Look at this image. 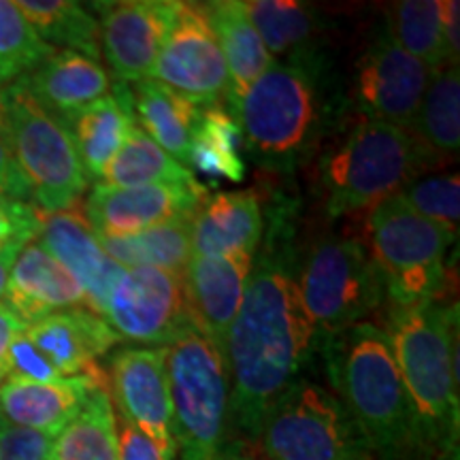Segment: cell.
<instances>
[{
    "label": "cell",
    "instance_id": "1",
    "mask_svg": "<svg viewBox=\"0 0 460 460\" xmlns=\"http://www.w3.org/2000/svg\"><path fill=\"white\" fill-rule=\"evenodd\" d=\"M303 312L286 250H269L252 267L243 303L224 341L230 420L254 444L264 413L286 393L318 349Z\"/></svg>",
    "mask_w": 460,
    "mask_h": 460
},
{
    "label": "cell",
    "instance_id": "2",
    "mask_svg": "<svg viewBox=\"0 0 460 460\" xmlns=\"http://www.w3.org/2000/svg\"><path fill=\"white\" fill-rule=\"evenodd\" d=\"M339 401L382 460H416L429 447L402 384L386 331L360 322L322 343Z\"/></svg>",
    "mask_w": 460,
    "mask_h": 460
},
{
    "label": "cell",
    "instance_id": "3",
    "mask_svg": "<svg viewBox=\"0 0 460 460\" xmlns=\"http://www.w3.org/2000/svg\"><path fill=\"white\" fill-rule=\"evenodd\" d=\"M339 113L318 54L273 62L234 107L241 139L261 164L295 169L329 135Z\"/></svg>",
    "mask_w": 460,
    "mask_h": 460
},
{
    "label": "cell",
    "instance_id": "4",
    "mask_svg": "<svg viewBox=\"0 0 460 460\" xmlns=\"http://www.w3.org/2000/svg\"><path fill=\"white\" fill-rule=\"evenodd\" d=\"M458 307H388L386 335L429 450H458Z\"/></svg>",
    "mask_w": 460,
    "mask_h": 460
},
{
    "label": "cell",
    "instance_id": "5",
    "mask_svg": "<svg viewBox=\"0 0 460 460\" xmlns=\"http://www.w3.org/2000/svg\"><path fill=\"white\" fill-rule=\"evenodd\" d=\"M433 166L411 130L358 118L320 158V188L331 220L369 216Z\"/></svg>",
    "mask_w": 460,
    "mask_h": 460
},
{
    "label": "cell",
    "instance_id": "6",
    "mask_svg": "<svg viewBox=\"0 0 460 460\" xmlns=\"http://www.w3.org/2000/svg\"><path fill=\"white\" fill-rule=\"evenodd\" d=\"M166 349L172 433L181 460H217L228 439L230 386L224 352L194 329Z\"/></svg>",
    "mask_w": 460,
    "mask_h": 460
},
{
    "label": "cell",
    "instance_id": "7",
    "mask_svg": "<svg viewBox=\"0 0 460 460\" xmlns=\"http://www.w3.org/2000/svg\"><path fill=\"white\" fill-rule=\"evenodd\" d=\"M295 279L320 348L326 339L367 322L386 305V288L376 262L365 241L352 234H329L315 241Z\"/></svg>",
    "mask_w": 460,
    "mask_h": 460
},
{
    "label": "cell",
    "instance_id": "8",
    "mask_svg": "<svg viewBox=\"0 0 460 460\" xmlns=\"http://www.w3.org/2000/svg\"><path fill=\"white\" fill-rule=\"evenodd\" d=\"M0 119L37 209L56 214L77 205L90 180L66 126L20 79L0 88Z\"/></svg>",
    "mask_w": 460,
    "mask_h": 460
},
{
    "label": "cell",
    "instance_id": "9",
    "mask_svg": "<svg viewBox=\"0 0 460 460\" xmlns=\"http://www.w3.org/2000/svg\"><path fill=\"white\" fill-rule=\"evenodd\" d=\"M371 261L386 288L388 307L437 301L446 286V256L456 239L394 194L367 216Z\"/></svg>",
    "mask_w": 460,
    "mask_h": 460
},
{
    "label": "cell",
    "instance_id": "10",
    "mask_svg": "<svg viewBox=\"0 0 460 460\" xmlns=\"http://www.w3.org/2000/svg\"><path fill=\"white\" fill-rule=\"evenodd\" d=\"M250 446L267 460H376L339 396L303 377L264 413Z\"/></svg>",
    "mask_w": 460,
    "mask_h": 460
},
{
    "label": "cell",
    "instance_id": "11",
    "mask_svg": "<svg viewBox=\"0 0 460 460\" xmlns=\"http://www.w3.org/2000/svg\"><path fill=\"white\" fill-rule=\"evenodd\" d=\"M152 79L197 107H226L228 68L203 3H177V15Z\"/></svg>",
    "mask_w": 460,
    "mask_h": 460
},
{
    "label": "cell",
    "instance_id": "12",
    "mask_svg": "<svg viewBox=\"0 0 460 460\" xmlns=\"http://www.w3.org/2000/svg\"><path fill=\"white\" fill-rule=\"evenodd\" d=\"M430 75L396 43L388 20H384L356 62L354 105L360 118L411 130Z\"/></svg>",
    "mask_w": 460,
    "mask_h": 460
},
{
    "label": "cell",
    "instance_id": "13",
    "mask_svg": "<svg viewBox=\"0 0 460 460\" xmlns=\"http://www.w3.org/2000/svg\"><path fill=\"white\" fill-rule=\"evenodd\" d=\"M102 318L119 341L164 348L180 332L192 329L183 298V275L152 267L124 269Z\"/></svg>",
    "mask_w": 460,
    "mask_h": 460
},
{
    "label": "cell",
    "instance_id": "14",
    "mask_svg": "<svg viewBox=\"0 0 460 460\" xmlns=\"http://www.w3.org/2000/svg\"><path fill=\"white\" fill-rule=\"evenodd\" d=\"M111 402L119 418L139 429L164 460H175L172 405L164 348H122L111 356Z\"/></svg>",
    "mask_w": 460,
    "mask_h": 460
},
{
    "label": "cell",
    "instance_id": "15",
    "mask_svg": "<svg viewBox=\"0 0 460 460\" xmlns=\"http://www.w3.org/2000/svg\"><path fill=\"white\" fill-rule=\"evenodd\" d=\"M99 13L101 54L113 77L126 84L152 79L160 49L177 15L175 0L94 3Z\"/></svg>",
    "mask_w": 460,
    "mask_h": 460
},
{
    "label": "cell",
    "instance_id": "16",
    "mask_svg": "<svg viewBox=\"0 0 460 460\" xmlns=\"http://www.w3.org/2000/svg\"><path fill=\"white\" fill-rule=\"evenodd\" d=\"M209 197L199 180L115 188L96 183L84 214L99 237H132L181 216H192Z\"/></svg>",
    "mask_w": 460,
    "mask_h": 460
},
{
    "label": "cell",
    "instance_id": "17",
    "mask_svg": "<svg viewBox=\"0 0 460 460\" xmlns=\"http://www.w3.org/2000/svg\"><path fill=\"white\" fill-rule=\"evenodd\" d=\"M254 256H192L183 271L190 326L224 349L250 281Z\"/></svg>",
    "mask_w": 460,
    "mask_h": 460
},
{
    "label": "cell",
    "instance_id": "18",
    "mask_svg": "<svg viewBox=\"0 0 460 460\" xmlns=\"http://www.w3.org/2000/svg\"><path fill=\"white\" fill-rule=\"evenodd\" d=\"M39 214L41 228L37 239L82 286L85 307L102 318L109 295L124 269L105 254L99 234L92 228L84 209L71 207L56 214Z\"/></svg>",
    "mask_w": 460,
    "mask_h": 460
},
{
    "label": "cell",
    "instance_id": "19",
    "mask_svg": "<svg viewBox=\"0 0 460 460\" xmlns=\"http://www.w3.org/2000/svg\"><path fill=\"white\" fill-rule=\"evenodd\" d=\"M105 376L96 367L84 376L41 384L9 376L0 384V416L20 427L56 439L84 410L96 388H105Z\"/></svg>",
    "mask_w": 460,
    "mask_h": 460
},
{
    "label": "cell",
    "instance_id": "20",
    "mask_svg": "<svg viewBox=\"0 0 460 460\" xmlns=\"http://www.w3.org/2000/svg\"><path fill=\"white\" fill-rule=\"evenodd\" d=\"M4 303L31 326L51 314L85 307V295L77 279L45 250L41 241L32 239L15 258Z\"/></svg>",
    "mask_w": 460,
    "mask_h": 460
},
{
    "label": "cell",
    "instance_id": "21",
    "mask_svg": "<svg viewBox=\"0 0 460 460\" xmlns=\"http://www.w3.org/2000/svg\"><path fill=\"white\" fill-rule=\"evenodd\" d=\"M26 335L62 377L96 369V358L119 343L105 318L88 307H73L34 322Z\"/></svg>",
    "mask_w": 460,
    "mask_h": 460
},
{
    "label": "cell",
    "instance_id": "22",
    "mask_svg": "<svg viewBox=\"0 0 460 460\" xmlns=\"http://www.w3.org/2000/svg\"><path fill=\"white\" fill-rule=\"evenodd\" d=\"M264 233L261 199L252 190L207 197L192 216L194 256H256Z\"/></svg>",
    "mask_w": 460,
    "mask_h": 460
},
{
    "label": "cell",
    "instance_id": "23",
    "mask_svg": "<svg viewBox=\"0 0 460 460\" xmlns=\"http://www.w3.org/2000/svg\"><path fill=\"white\" fill-rule=\"evenodd\" d=\"M20 82L32 99L58 119L105 99L111 90V79L101 60L71 49H56Z\"/></svg>",
    "mask_w": 460,
    "mask_h": 460
},
{
    "label": "cell",
    "instance_id": "24",
    "mask_svg": "<svg viewBox=\"0 0 460 460\" xmlns=\"http://www.w3.org/2000/svg\"><path fill=\"white\" fill-rule=\"evenodd\" d=\"M128 102L139 128L188 169L190 146L197 135L203 109L156 79L132 84Z\"/></svg>",
    "mask_w": 460,
    "mask_h": 460
},
{
    "label": "cell",
    "instance_id": "25",
    "mask_svg": "<svg viewBox=\"0 0 460 460\" xmlns=\"http://www.w3.org/2000/svg\"><path fill=\"white\" fill-rule=\"evenodd\" d=\"M60 122L66 126L68 135H71L88 180L101 181L107 164L124 146L126 137L135 124V115H132L128 102V88L119 84L115 96H105V99L90 102L88 107L62 118Z\"/></svg>",
    "mask_w": 460,
    "mask_h": 460
},
{
    "label": "cell",
    "instance_id": "26",
    "mask_svg": "<svg viewBox=\"0 0 460 460\" xmlns=\"http://www.w3.org/2000/svg\"><path fill=\"white\" fill-rule=\"evenodd\" d=\"M205 9L209 13L211 26H214L228 68L230 90L226 109L233 115L245 90L264 71L271 68L273 58L264 48L261 34L252 24V20L247 17L243 3H239V0H216V3H205Z\"/></svg>",
    "mask_w": 460,
    "mask_h": 460
},
{
    "label": "cell",
    "instance_id": "27",
    "mask_svg": "<svg viewBox=\"0 0 460 460\" xmlns=\"http://www.w3.org/2000/svg\"><path fill=\"white\" fill-rule=\"evenodd\" d=\"M192 216L175 217L132 237H99L101 245L105 254L122 269L152 267L183 275L194 256Z\"/></svg>",
    "mask_w": 460,
    "mask_h": 460
},
{
    "label": "cell",
    "instance_id": "28",
    "mask_svg": "<svg viewBox=\"0 0 460 460\" xmlns=\"http://www.w3.org/2000/svg\"><path fill=\"white\" fill-rule=\"evenodd\" d=\"M411 135L435 164L441 158L456 156L460 147L458 65H446L430 75Z\"/></svg>",
    "mask_w": 460,
    "mask_h": 460
},
{
    "label": "cell",
    "instance_id": "29",
    "mask_svg": "<svg viewBox=\"0 0 460 460\" xmlns=\"http://www.w3.org/2000/svg\"><path fill=\"white\" fill-rule=\"evenodd\" d=\"M243 9L273 60L318 54L314 41L320 26L312 7L295 0H247Z\"/></svg>",
    "mask_w": 460,
    "mask_h": 460
},
{
    "label": "cell",
    "instance_id": "30",
    "mask_svg": "<svg viewBox=\"0 0 460 460\" xmlns=\"http://www.w3.org/2000/svg\"><path fill=\"white\" fill-rule=\"evenodd\" d=\"M15 3L31 22L34 32L49 48L58 45L94 60L101 58L99 20L84 4L73 0H15Z\"/></svg>",
    "mask_w": 460,
    "mask_h": 460
},
{
    "label": "cell",
    "instance_id": "31",
    "mask_svg": "<svg viewBox=\"0 0 460 460\" xmlns=\"http://www.w3.org/2000/svg\"><path fill=\"white\" fill-rule=\"evenodd\" d=\"M49 460H118L115 410L107 388H96L77 418L56 437Z\"/></svg>",
    "mask_w": 460,
    "mask_h": 460
},
{
    "label": "cell",
    "instance_id": "32",
    "mask_svg": "<svg viewBox=\"0 0 460 460\" xmlns=\"http://www.w3.org/2000/svg\"><path fill=\"white\" fill-rule=\"evenodd\" d=\"M241 130L226 107H209L200 115V124L190 146L188 164L211 180L241 181L245 163L241 158Z\"/></svg>",
    "mask_w": 460,
    "mask_h": 460
},
{
    "label": "cell",
    "instance_id": "33",
    "mask_svg": "<svg viewBox=\"0 0 460 460\" xmlns=\"http://www.w3.org/2000/svg\"><path fill=\"white\" fill-rule=\"evenodd\" d=\"M192 180V172L177 163L175 158H171L135 122L124 146L107 164L99 183L115 188H130L147 186V183H186Z\"/></svg>",
    "mask_w": 460,
    "mask_h": 460
},
{
    "label": "cell",
    "instance_id": "34",
    "mask_svg": "<svg viewBox=\"0 0 460 460\" xmlns=\"http://www.w3.org/2000/svg\"><path fill=\"white\" fill-rule=\"evenodd\" d=\"M386 20L396 43L430 73L450 65L441 32L439 0H402L394 4Z\"/></svg>",
    "mask_w": 460,
    "mask_h": 460
},
{
    "label": "cell",
    "instance_id": "35",
    "mask_svg": "<svg viewBox=\"0 0 460 460\" xmlns=\"http://www.w3.org/2000/svg\"><path fill=\"white\" fill-rule=\"evenodd\" d=\"M41 41L31 22L22 13L13 0H0V85H9L31 75L54 54Z\"/></svg>",
    "mask_w": 460,
    "mask_h": 460
},
{
    "label": "cell",
    "instance_id": "36",
    "mask_svg": "<svg viewBox=\"0 0 460 460\" xmlns=\"http://www.w3.org/2000/svg\"><path fill=\"white\" fill-rule=\"evenodd\" d=\"M401 199L427 220L444 226L454 237L460 220V180L458 172L430 175L413 180L401 190Z\"/></svg>",
    "mask_w": 460,
    "mask_h": 460
},
{
    "label": "cell",
    "instance_id": "37",
    "mask_svg": "<svg viewBox=\"0 0 460 460\" xmlns=\"http://www.w3.org/2000/svg\"><path fill=\"white\" fill-rule=\"evenodd\" d=\"M41 214L37 207L0 194V250L11 243H28L37 239Z\"/></svg>",
    "mask_w": 460,
    "mask_h": 460
},
{
    "label": "cell",
    "instance_id": "38",
    "mask_svg": "<svg viewBox=\"0 0 460 460\" xmlns=\"http://www.w3.org/2000/svg\"><path fill=\"white\" fill-rule=\"evenodd\" d=\"M9 369H11L9 376L31 379V382L49 384V382H58V379H62L60 373H58L54 369V365H51V362L39 352L37 345L28 339L26 332H22V335L13 341V345H11Z\"/></svg>",
    "mask_w": 460,
    "mask_h": 460
},
{
    "label": "cell",
    "instance_id": "39",
    "mask_svg": "<svg viewBox=\"0 0 460 460\" xmlns=\"http://www.w3.org/2000/svg\"><path fill=\"white\" fill-rule=\"evenodd\" d=\"M54 439L4 422L0 429V460H49Z\"/></svg>",
    "mask_w": 460,
    "mask_h": 460
},
{
    "label": "cell",
    "instance_id": "40",
    "mask_svg": "<svg viewBox=\"0 0 460 460\" xmlns=\"http://www.w3.org/2000/svg\"><path fill=\"white\" fill-rule=\"evenodd\" d=\"M0 194L15 200H24V203L31 199V188H28L13 152H11L7 132L3 128V119H0Z\"/></svg>",
    "mask_w": 460,
    "mask_h": 460
},
{
    "label": "cell",
    "instance_id": "41",
    "mask_svg": "<svg viewBox=\"0 0 460 460\" xmlns=\"http://www.w3.org/2000/svg\"><path fill=\"white\" fill-rule=\"evenodd\" d=\"M115 433H118V460H164L158 447L119 416H115Z\"/></svg>",
    "mask_w": 460,
    "mask_h": 460
},
{
    "label": "cell",
    "instance_id": "42",
    "mask_svg": "<svg viewBox=\"0 0 460 460\" xmlns=\"http://www.w3.org/2000/svg\"><path fill=\"white\" fill-rule=\"evenodd\" d=\"M28 324L17 315L7 303L0 301V384L9 377V352L11 345L22 332H26Z\"/></svg>",
    "mask_w": 460,
    "mask_h": 460
},
{
    "label": "cell",
    "instance_id": "43",
    "mask_svg": "<svg viewBox=\"0 0 460 460\" xmlns=\"http://www.w3.org/2000/svg\"><path fill=\"white\" fill-rule=\"evenodd\" d=\"M441 7V32H444V45L447 62L458 65L460 56V3L458 0H439Z\"/></svg>",
    "mask_w": 460,
    "mask_h": 460
},
{
    "label": "cell",
    "instance_id": "44",
    "mask_svg": "<svg viewBox=\"0 0 460 460\" xmlns=\"http://www.w3.org/2000/svg\"><path fill=\"white\" fill-rule=\"evenodd\" d=\"M31 243V241H28ZM26 243H11L4 247V250H0V298H4V290H7V281H9V275H11V269H13V262L17 254L22 252V247Z\"/></svg>",
    "mask_w": 460,
    "mask_h": 460
},
{
    "label": "cell",
    "instance_id": "45",
    "mask_svg": "<svg viewBox=\"0 0 460 460\" xmlns=\"http://www.w3.org/2000/svg\"><path fill=\"white\" fill-rule=\"evenodd\" d=\"M217 460H267V458H262V454H258L250 444H239V441H233V444H230L228 441Z\"/></svg>",
    "mask_w": 460,
    "mask_h": 460
},
{
    "label": "cell",
    "instance_id": "46",
    "mask_svg": "<svg viewBox=\"0 0 460 460\" xmlns=\"http://www.w3.org/2000/svg\"><path fill=\"white\" fill-rule=\"evenodd\" d=\"M3 424H4V420H3V416H0V429H3Z\"/></svg>",
    "mask_w": 460,
    "mask_h": 460
}]
</instances>
